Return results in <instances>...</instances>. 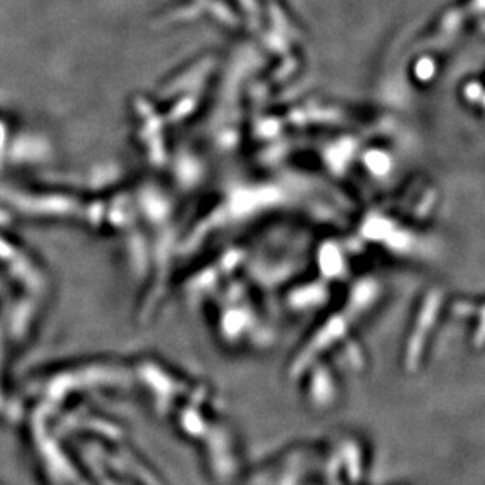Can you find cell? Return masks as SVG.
I'll use <instances>...</instances> for the list:
<instances>
[{
  "mask_svg": "<svg viewBox=\"0 0 485 485\" xmlns=\"http://www.w3.org/2000/svg\"><path fill=\"white\" fill-rule=\"evenodd\" d=\"M448 305V297L440 288H432L424 292L418 310L411 319L407 338H405L402 363L408 371H415L421 366V361L426 352L429 350L430 333H437V327L440 321H432L427 324L432 316L440 313Z\"/></svg>",
  "mask_w": 485,
  "mask_h": 485,
  "instance_id": "cell-1",
  "label": "cell"
},
{
  "mask_svg": "<svg viewBox=\"0 0 485 485\" xmlns=\"http://www.w3.org/2000/svg\"><path fill=\"white\" fill-rule=\"evenodd\" d=\"M303 397L313 410H330L341 401V383L333 364L317 360L303 371Z\"/></svg>",
  "mask_w": 485,
  "mask_h": 485,
  "instance_id": "cell-2",
  "label": "cell"
},
{
  "mask_svg": "<svg viewBox=\"0 0 485 485\" xmlns=\"http://www.w3.org/2000/svg\"><path fill=\"white\" fill-rule=\"evenodd\" d=\"M328 281L322 280L321 284L311 283L298 284L289 291V295L286 298V305L292 310V313L308 314L310 311H316L322 307L324 298L330 297Z\"/></svg>",
  "mask_w": 485,
  "mask_h": 485,
  "instance_id": "cell-3",
  "label": "cell"
}]
</instances>
